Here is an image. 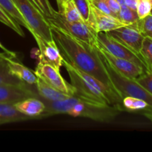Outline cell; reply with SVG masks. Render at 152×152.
I'll return each instance as SVG.
<instances>
[{
	"label": "cell",
	"instance_id": "cell-8",
	"mask_svg": "<svg viewBox=\"0 0 152 152\" xmlns=\"http://www.w3.org/2000/svg\"><path fill=\"white\" fill-rule=\"evenodd\" d=\"M107 33L117 41L141 56L140 50L145 36L138 31L134 23L124 25Z\"/></svg>",
	"mask_w": 152,
	"mask_h": 152
},
{
	"label": "cell",
	"instance_id": "cell-12",
	"mask_svg": "<svg viewBox=\"0 0 152 152\" xmlns=\"http://www.w3.org/2000/svg\"><path fill=\"white\" fill-rule=\"evenodd\" d=\"M19 112L34 119H40L45 109L44 102L37 97H29L13 104Z\"/></svg>",
	"mask_w": 152,
	"mask_h": 152
},
{
	"label": "cell",
	"instance_id": "cell-30",
	"mask_svg": "<svg viewBox=\"0 0 152 152\" xmlns=\"http://www.w3.org/2000/svg\"><path fill=\"white\" fill-rule=\"evenodd\" d=\"M108 4V7H109L110 10L111 11V13H113L115 17L118 18V14L120 11V4L118 3V1L117 0H105Z\"/></svg>",
	"mask_w": 152,
	"mask_h": 152
},
{
	"label": "cell",
	"instance_id": "cell-18",
	"mask_svg": "<svg viewBox=\"0 0 152 152\" xmlns=\"http://www.w3.org/2000/svg\"><path fill=\"white\" fill-rule=\"evenodd\" d=\"M59 12L70 22H84L72 0H62L58 4Z\"/></svg>",
	"mask_w": 152,
	"mask_h": 152
},
{
	"label": "cell",
	"instance_id": "cell-24",
	"mask_svg": "<svg viewBox=\"0 0 152 152\" xmlns=\"http://www.w3.org/2000/svg\"><path fill=\"white\" fill-rule=\"evenodd\" d=\"M30 1L39 9V10L46 19L53 17L56 12L49 0H30Z\"/></svg>",
	"mask_w": 152,
	"mask_h": 152
},
{
	"label": "cell",
	"instance_id": "cell-6",
	"mask_svg": "<svg viewBox=\"0 0 152 152\" xmlns=\"http://www.w3.org/2000/svg\"><path fill=\"white\" fill-rule=\"evenodd\" d=\"M96 39L98 44L113 56L130 61L142 68L145 71H152L149 65L142 56L136 53L127 46L117 41L107 32H98Z\"/></svg>",
	"mask_w": 152,
	"mask_h": 152
},
{
	"label": "cell",
	"instance_id": "cell-15",
	"mask_svg": "<svg viewBox=\"0 0 152 152\" xmlns=\"http://www.w3.org/2000/svg\"><path fill=\"white\" fill-rule=\"evenodd\" d=\"M37 91L39 96L41 98L50 101H58L63 100V99H68L72 96L64 94L59 91L57 89L51 87L48 83H46L44 80L37 77V81L36 83Z\"/></svg>",
	"mask_w": 152,
	"mask_h": 152
},
{
	"label": "cell",
	"instance_id": "cell-3",
	"mask_svg": "<svg viewBox=\"0 0 152 152\" xmlns=\"http://www.w3.org/2000/svg\"><path fill=\"white\" fill-rule=\"evenodd\" d=\"M62 66L66 68L67 72L71 79V84L75 91L74 96L82 99L89 105L94 106H111L105 95L88 83L78 74L75 68L65 59H63Z\"/></svg>",
	"mask_w": 152,
	"mask_h": 152
},
{
	"label": "cell",
	"instance_id": "cell-32",
	"mask_svg": "<svg viewBox=\"0 0 152 152\" xmlns=\"http://www.w3.org/2000/svg\"><path fill=\"white\" fill-rule=\"evenodd\" d=\"M142 114H143L145 117H146L148 120L152 123V108L149 107V108H147L146 110L143 111L142 112Z\"/></svg>",
	"mask_w": 152,
	"mask_h": 152
},
{
	"label": "cell",
	"instance_id": "cell-31",
	"mask_svg": "<svg viewBox=\"0 0 152 152\" xmlns=\"http://www.w3.org/2000/svg\"><path fill=\"white\" fill-rule=\"evenodd\" d=\"M126 7L132 9V10H137V0H125Z\"/></svg>",
	"mask_w": 152,
	"mask_h": 152
},
{
	"label": "cell",
	"instance_id": "cell-33",
	"mask_svg": "<svg viewBox=\"0 0 152 152\" xmlns=\"http://www.w3.org/2000/svg\"><path fill=\"white\" fill-rule=\"evenodd\" d=\"M0 48H1V50H2L4 52V53H7V54H8L9 56H12V57H13V58H16V54H15L14 53H13V52L10 51V50H7V49L6 48L4 47V46H3V45L1 44V42H0Z\"/></svg>",
	"mask_w": 152,
	"mask_h": 152
},
{
	"label": "cell",
	"instance_id": "cell-7",
	"mask_svg": "<svg viewBox=\"0 0 152 152\" xmlns=\"http://www.w3.org/2000/svg\"><path fill=\"white\" fill-rule=\"evenodd\" d=\"M34 73L37 77L44 80L51 87L57 89L62 93L74 96L75 91L72 85L66 82V80L62 77L59 70L53 65L38 62Z\"/></svg>",
	"mask_w": 152,
	"mask_h": 152
},
{
	"label": "cell",
	"instance_id": "cell-36",
	"mask_svg": "<svg viewBox=\"0 0 152 152\" xmlns=\"http://www.w3.org/2000/svg\"><path fill=\"white\" fill-rule=\"evenodd\" d=\"M145 36H147V37H151V38L152 39V32H151V33H148V34H145Z\"/></svg>",
	"mask_w": 152,
	"mask_h": 152
},
{
	"label": "cell",
	"instance_id": "cell-35",
	"mask_svg": "<svg viewBox=\"0 0 152 152\" xmlns=\"http://www.w3.org/2000/svg\"><path fill=\"white\" fill-rule=\"evenodd\" d=\"M0 56H10V57L13 58L12 56H9L8 54H7V53H4V52H2V53H1V52H0ZM13 59H15V58H13Z\"/></svg>",
	"mask_w": 152,
	"mask_h": 152
},
{
	"label": "cell",
	"instance_id": "cell-2",
	"mask_svg": "<svg viewBox=\"0 0 152 152\" xmlns=\"http://www.w3.org/2000/svg\"><path fill=\"white\" fill-rule=\"evenodd\" d=\"M96 47V46H95ZM98 52V51H97ZM110 80L122 99L126 96H132L145 101L152 108V95L144 89L134 79L128 78L117 71L106 59L99 53Z\"/></svg>",
	"mask_w": 152,
	"mask_h": 152
},
{
	"label": "cell",
	"instance_id": "cell-26",
	"mask_svg": "<svg viewBox=\"0 0 152 152\" xmlns=\"http://www.w3.org/2000/svg\"><path fill=\"white\" fill-rule=\"evenodd\" d=\"M134 25L142 35L152 32V15L149 14L142 19H139Z\"/></svg>",
	"mask_w": 152,
	"mask_h": 152
},
{
	"label": "cell",
	"instance_id": "cell-38",
	"mask_svg": "<svg viewBox=\"0 0 152 152\" xmlns=\"http://www.w3.org/2000/svg\"><path fill=\"white\" fill-rule=\"evenodd\" d=\"M150 14L152 15V9H151V13H150Z\"/></svg>",
	"mask_w": 152,
	"mask_h": 152
},
{
	"label": "cell",
	"instance_id": "cell-25",
	"mask_svg": "<svg viewBox=\"0 0 152 152\" xmlns=\"http://www.w3.org/2000/svg\"><path fill=\"white\" fill-rule=\"evenodd\" d=\"M140 54L152 71V39L151 37L145 36L141 47Z\"/></svg>",
	"mask_w": 152,
	"mask_h": 152
},
{
	"label": "cell",
	"instance_id": "cell-23",
	"mask_svg": "<svg viewBox=\"0 0 152 152\" xmlns=\"http://www.w3.org/2000/svg\"><path fill=\"white\" fill-rule=\"evenodd\" d=\"M118 19L126 25H132L140 19L137 12L135 10L129 8L128 7H121L118 14Z\"/></svg>",
	"mask_w": 152,
	"mask_h": 152
},
{
	"label": "cell",
	"instance_id": "cell-16",
	"mask_svg": "<svg viewBox=\"0 0 152 152\" xmlns=\"http://www.w3.org/2000/svg\"><path fill=\"white\" fill-rule=\"evenodd\" d=\"M32 120L19 112L13 104L0 103V124Z\"/></svg>",
	"mask_w": 152,
	"mask_h": 152
},
{
	"label": "cell",
	"instance_id": "cell-11",
	"mask_svg": "<svg viewBox=\"0 0 152 152\" xmlns=\"http://www.w3.org/2000/svg\"><path fill=\"white\" fill-rule=\"evenodd\" d=\"M38 96L37 91H35L31 85H0V103L15 104L27 98Z\"/></svg>",
	"mask_w": 152,
	"mask_h": 152
},
{
	"label": "cell",
	"instance_id": "cell-17",
	"mask_svg": "<svg viewBox=\"0 0 152 152\" xmlns=\"http://www.w3.org/2000/svg\"><path fill=\"white\" fill-rule=\"evenodd\" d=\"M80 12L83 21L96 31L94 16L92 11L91 0H72ZM97 32V31H96Z\"/></svg>",
	"mask_w": 152,
	"mask_h": 152
},
{
	"label": "cell",
	"instance_id": "cell-22",
	"mask_svg": "<svg viewBox=\"0 0 152 152\" xmlns=\"http://www.w3.org/2000/svg\"><path fill=\"white\" fill-rule=\"evenodd\" d=\"M0 22H1L2 24L5 25L6 26H7L8 28H10V29L13 30V31L16 33L17 34H19L20 37H25V34H24V31L22 30V28H21V25H19L16 22H15L4 10H3L2 7L0 6Z\"/></svg>",
	"mask_w": 152,
	"mask_h": 152
},
{
	"label": "cell",
	"instance_id": "cell-27",
	"mask_svg": "<svg viewBox=\"0 0 152 152\" xmlns=\"http://www.w3.org/2000/svg\"><path fill=\"white\" fill-rule=\"evenodd\" d=\"M152 9V0H137V12L140 19L150 14Z\"/></svg>",
	"mask_w": 152,
	"mask_h": 152
},
{
	"label": "cell",
	"instance_id": "cell-5",
	"mask_svg": "<svg viewBox=\"0 0 152 152\" xmlns=\"http://www.w3.org/2000/svg\"><path fill=\"white\" fill-rule=\"evenodd\" d=\"M46 19L50 25L58 27L89 45L94 46L97 42V32L85 22H70L56 10L53 17Z\"/></svg>",
	"mask_w": 152,
	"mask_h": 152
},
{
	"label": "cell",
	"instance_id": "cell-14",
	"mask_svg": "<svg viewBox=\"0 0 152 152\" xmlns=\"http://www.w3.org/2000/svg\"><path fill=\"white\" fill-rule=\"evenodd\" d=\"M7 67L9 72L13 76L16 77L21 81L28 85H36L37 81V76L31 69L20 62L15 61L13 58H7Z\"/></svg>",
	"mask_w": 152,
	"mask_h": 152
},
{
	"label": "cell",
	"instance_id": "cell-9",
	"mask_svg": "<svg viewBox=\"0 0 152 152\" xmlns=\"http://www.w3.org/2000/svg\"><path fill=\"white\" fill-rule=\"evenodd\" d=\"M96 49L98 53L105 58L117 71L120 73L122 75L131 79H137L140 76L142 75L144 72H145L142 68L137 65L136 64L130 62L126 59H121L113 56L112 54L108 53L105 49L101 47L97 42L96 45Z\"/></svg>",
	"mask_w": 152,
	"mask_h": 152
},
{
	"label": "cell",
	"instance_id": "cell-13",
	"mask_svg": "<svg viewBox=\"0 0 152 152\" xmlns=\"http://www.w3.org/2000/svg\"><path fill=\"white\" fill-rule=\"evenodd\" d=\"M91 7L94 16L97 33L101 32V31L108 32L110 31H113V30H115L117 28L126 25L118 18L102 13L97 8H96L92 4Z\"/></svg>",
	"mask_w": 152,
	"mask_h": 152
},
{
	"label": "cell",
	"instance_id": "cell-28",
	"mask_svg": "<svg viewBox=\"0 0 152 152\" xmlns=\"http://www.w3.org/2000/svg\"><path fill=\"white\" fill-rule=\"evenodd\" d=\"M135 80L152 95V71H145Z\"/></svg>",
	"mask_w": 152,
	"mask_h": 152
},
{
	"label": "cell",
	"instance_id": "cell-10",
	"mask_svg": "<svg viewBox=\"0 0 152 152\" xmlns=\"http://www.w3.org/2000/svg\"><path fill=\"white\" fill-rule=\"evenodd\" d=\"M39 47V62L50 64L57 70H60L63 63V57L54 40L47 41L42 37L32 34Z\"/></svg>",
	"mask_w": 152,
	"mask_h": 152
},
{
	"label": "cell",
	"instance_id": "cell-4",
	"mask_svg": "<svg viewBox=\"0 0 152 152\" xmlns=\"http://www.w3.org/2000/svg\"><path fill=\"white\" fill-rule=\"evenodd\" d=\"M30 28V33L52 41L51 30L46 18L30 0H13Z\"/></svg>",
	"mask_w": 152,
	"mask_h": 152
},
{
	"label": "cell",
	"instance_id": "cell-19",
	"mask_svg": "<svg viewBox=\"0 0 152 152\" xmlns=\"http://www.w3.org/2000/svg\"><path fill=\"white\" fill-rule=\"evenodd\" d=\"M0 6L15 22L30 31V28L28 23L13 0H0Z\"/></svg>",
	"mask_w": 152,
	"mask_h": 152
},
{
	"label": "cell",
	"instance_id": "cell-21",
	"mask_svg": "<svg viewBox=\"0 0 152 152\" xmlns=\"http://www.w3.org/2000/svg\"><path fill=\"white\" fill-rule=\"evenodd\" d=\"M122 105L123 111L141 113L150 107L145 101L132 96H126L123 98Z\"/></svg>",
	"mask_w": 152,
	"mask_h": 152
},
{
	"label": "cell",
	"instance_id": "cell-29",
	"mask_svg": "<svg viewBox=\"0 0 152 152\" xmlns=\"http://www.w3.org/2000/svg\"><path fill=\"white\" fill-rule=\"evenodd\" d=\"M91 4H93L96 8H97L98 10H100L102 13L114 16V15H113V13H111V10H110L109 7H108L105 0H91ZM114 17H115V16H114Z\"/></svg>",
	"mask_w": 152,
	"mask_h": 152
},
{
	"label": "cell",
	"instance_id": "cell-20",
	"mask_svg": "<svg viewBox=\"0 0 152 152\" xmlns=\"http://www.w3.org/2000/svg\"><path fill=\"white\" fill-rule=\"evenodd\" d=\"M7 58L8 56H0V85H13V86H25L27 83L21 81L9 72Z\"/></svg>",
	"mask_w": 152,
	"mask_h": 152
},
{
	"label": "cell",
	"instance_id": "cell-34",
	"mask_svg": "<svg viewBox=\"0 0 152 152\" xmlns=\"http://www.w3.org/2000/svg\"><path fill=\"white\" fill-rule=\"evenodd\" d=\"M117 1H118V3L120 4V7H126V2H125V0H117Z\"/></svg>",
	"mask_w": 152,
	"mask_h": 152
},
{
	"label": "cell",
	"instance_id": "cell-1",
	"mask_svg": "<svg viewBox=\"0 0 152 152\" xmlns=\"http://www.w3.org/2000/svg\"><path fill=\"white\" fill-rule=\"evenodd\" d=\"M50 26L53 39L65 61L74 68L95 77L118 94L108 77L95 47L96 45L91 46L58 27Z\"/></svg>",
	"mask_w": 152,
	"mask_h": 152
},
{
	"label": "cell",
	"instance_id": "cell-37",
	"mask_svg": "<svg viewBox=\"0 0 152 152\" xmlns=\"http://www.w3.org/2000/svg\"><path fill=\"white\" fill-rule=\"evenodd\" d=\"M61 1H62V0H56V3H57V5L59 4V3L61 2Z\"/></svg>",
	"mask_w": 152,
	"mask_h": 152
},
{
	"label": "cell",
	"instance_id": "cell-39",
	"mask_svg": "<svg viewBox=\"0 0 152 152\" xmlns=\"http://www.w3.org/2000/svg\"><path fill=\"white\" fill-rule=\"evenodd\" d=\"M2 57H6V56H2ZM8 57H10V56H8ZM10 58H11V57H10Z\"/></svg>",
	"mask_w": 152,
	"mask_h": 152
}]
</instances>
